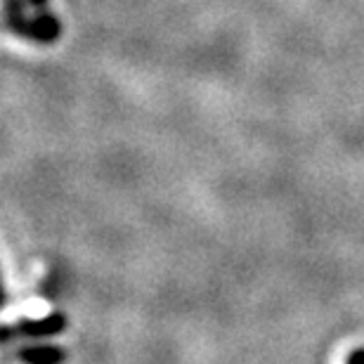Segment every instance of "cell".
I'll return each mask as SVG.
<instances>
[{
    "mask_svg": "<svg viewBox=\"0 0 364 364\" xmlns=\"http://www.w3.org/2000/svg\"><path fill=\"white\" fill-rule=\"evenodd\" d=\"M28 0H5V28L14 36L38 46H50V43L60 41L62 36V21L53 12L43 10L36 12V17L28 19L24 14V7Z\"/></svg>",
    "mask_w": 364,
    "mask_h": 364,
    "instance_id": "cell-1",
    "label": "cell"
},
{
    "mask_svg": "<svg viewBox=\"0 0 364 364\" xmlns=\"http://www.w3.org/2000/svg\"><path fill=\"white\" fill-rule=\"evenodd\" d=\"M64 329H67V317L62 312H50L41 319H19L17 324H7L3 329V338H50Z\"/></svg>",
    "mask_w": 364,
    "mask_h": 364,
    "instance_id": "cell-2",
    "label": "cell"
},
{
    "mask_svg": "<svg viewBox=\"0 0 364 364\" xmlns=\"http://www.w3.org/2000/svg\"><path fill=\"white\" fill-rule=\"evenodd\" d=\"M17 360L21 364H64L67 360V350L62 346H26L17 350Z\"/></svg>",
    "mask_w": 364,
    "mask_h": 364,
    "instance_id": "cell-3",
    "label": "cell"
},
{
    "mask_svg": "<svg viewBox=\"0 0 364 364\" xmlns=\"http://www.w3.org/2000/svg\"><path fill=\"white\" fill-rule=\"evenodd\" d=\"M346 364H364V348H358V350H353Z\"/></svg>",
    "mask_w": 364,
    "mask_h": 364,
    "instance_id": "cell-4",
    "label": "cell"
},
{
    "mask_svg": "<svg viewBox=\"0 0 364 364\" xmlns=\"http://www.w3.org/2000/svg\"><path fill=\"white\" fill-rule=\"evenodd\" d=\"M28 5H31L36 12H43V10H48V0H28Z\"/></svg>",
    "mask_w": 364,
    "mask_h": 364,
    "instance_id": "cell-5",
    "label": "cell"
}]
</instances>
